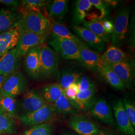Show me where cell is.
I'll return each instance as SVG.
<instances>
[{
	"mask_svg": "<svg viewBox=\"0 0 135 135\" xmlns=\"http://www.w3.org/2000/svg\"><path fill=\"white\" fill-rule=\"evenodd\" d=\"M28 83L24 75L19 71L7 76L0 90V95L16 98L24 93Z\"/></svg>",
	"mask_w": 135,
	"mask_h": 135,
	"instance_id": "4",
	"label": "cell"
},
{
	"mask_svg": "<svg viewBox=\"0 0 135 135\" xmlns=\"http://www.w3.org/2000/svg\"><path fill=\"white\" fill-rule=\"evenodd\" d=\"M129 32V47L132 50V51L134 50L135 49V14H133L132 15L131 20Z\"/></svg>",
	"mask_w": 135,
	"mask_h": 135,
	"instance_id": "36",
	"label": "cell"
},
{
	"mask_svg": "<svg viewBox=\"0 0 135 135\" xmlns=\"http://www.w3.org/2000/svg\"><path fill=\"white\" fill-rule=\"evenodd\" d=\"M40 93L46 103L53 104L63 93V89L58 83H53L44 85Z\"/></svg>",
	"mask_w": 135,
	"mask_h": 135,
	"instance_id": "24",
	"label": "cell"
},
{
	"mask_svg": "<svg viewBox=\"0 0 135 135\" xmlns=\"http://www.w3.org/2000/svg\"><path fill=\"white\" fill-rule=\"evenodd\" d=\"M53 104L46 103L37 111L20 114V121L23 125L32 127L49 123L56 114Z\"/></svg>",
	"mask_w": 135,
	"mask_h": 135,
	"instance_id": "5",
	"label": "cell"
},
{
	"mask_svg": "<svg viewBox=\"0 0 135 135\" xmlns=\"http://www.w3.org/2000/svg\"><path fill=\"white\" fill-rule=\"evenodd\" d=\"M19 34L15 49L21 57L25 56L31 49L42 45L47 38V35H41L22 30H19Z\"/></svg>",
	"mask_w": 135,
	"mask_h": 135,
	"instance_id": "7",
	"label": "cell"
},
{
	"mask_svg": "<svg viewBox=\"0 0 135 135\" xmlns=\"http://www.w3.org/2000/svg\"><path fill=\"white\" fill-rule=\"evenodd\" d=\"M97 88L79 91L73 103L77 110L88 111L95 100Z\"/></svg>",
	"mask_w": 135,
	"mask_h": 135,
	"instance_id": "20",
	"label": "cell"
},
{
	"mask_svg": "<svg viewBox=\"0 0 135 135\" xmlns=\"http://www.w3.org/2000/svg\"><path fill=\"white\" fill-rule=\"evenodd\" d=\"M53 126L51 123H45L30 127L24 132L23 135H52Z\"/></svg>",
	"mask_w": 135,
	"mask_h": 135,
	"instance_id": "32",
	"label": "cell"
},
{
	"mask_svg": "<svg viewBox=\"0 0 135 135\" xmlns=\"http://www.w3.org/2000/svg\"><path fill=\"white\" fill-rule=\"evenodd\" d=\"M83 75L82 73L71 70H64L60 80V86L63 90L67 89L71 84L75 83Z\"/></svg>",
	"mask_w": 135,
	"mask_h": 135,
	"instance_id": "30",
	"label": "cell"
},
{
	"mask_svg": "<svg viewBox=\"0 0 135 135\" xmlns=\"http://www.w3.org/2000/svg\"><path fill=\"white\" fill-rule=\"evenodd\" d=\"M107 66L115 73L125 88L130 90L133 89L135 79V62L134 60L129 58L123 62Z\"/></svg>",
	"mask_w": 135,
	"mask_h": 135,
	"instance_id": "8",
	"label": "cell"
},
{
	"mask_svg": "<svg viewBox=\"0 0 135 135\" xmlns=\"http://www.w3.org/2000/svg\"><path fill=\"white\" fill-rule=\"evenodd\" d=\"M50 31L51 37L68 39L76 42L78 45L82 42L78 37L69 31L65 25L57 22H55L51 26Z\"/></svg>",
	"mask_w": 135,
	"mask_h": 135,
	"instance_id": "26",
	"label": "cell"
},
{
	"mask_svg": "<svg viewBox=\"0 0 135 135\" xmlns=\"http://www.w3.org/2000/svg\"><path fill=\"white\" fill-rule=\"evenodd\" d=\"M97 135H117L114 133L110 131L100 130Z\"/></svg>",
	"mask_w": 135,
	"mask_h": 135,
	"instance_id": "40",
	"label": "cell"
},
{
	"mask_svg": "<svg viewBox=\"0 0 135 135\" xmlns=\"http://www.w3.org/2000/svg\"><path fill=\"white\" fill-rule=\"evenodd\" d=\"M19 34V30L17 26L0 35V58L16 47Z\"/></svg>",
	"mask_w": 135,
	"mask_h": 135,
	"instance_id": "18",
	"label": "cell"
},
{
	"mask_svg": "<svg viewBox=\"0 0 135 135\" xmlns=\"http://www.w3.org/2000/svg\"><path fill=\"white\" fill-rule=\"evenodd\" d=\"M129 58L128 54L120 48L112 45L109 46L104 53L101 55L102 61L107 65L121 63Z\"/></svg>",
	"mask_w": 135,
	"mask_h": 135,
	"instance_id": "19",
	"label": "cell"
},
{
	"mask_svg": "<svg viewBox=\"0 0 135 135\" xmlns=\"http://www.w3.org/2000/svg\"><path fill=\"white\" fill-rule=\"evenodd\" d=\"M73 30L89 48L98 53H102L105 51V42L90 30L80 25L73 26Z\"/></svg>",
	"mask_w": 135,
	"mask_h": 135,
	"instance_id": "12",
	"label": "cell"
},
{
	"mask_svg": "<svg viewBox=\"0 0 135 135\" xmlns=\"http://www.w3.org/2000/svg\"><path fill=\"white\" fill-rule=\"evenodd\" d=\"M48 44L53 48L54 51L62 58L79 61L80 49L76 42L57 37H51Z\"/></svg>",
	"mask_w": 135,
	"mask_h": 135,
	"instance_id": "6",
	"label": "cell"
},
{
	"mask_svg": "<svg viewBox=\"0 0 135 135\" xmlns=\"http://www.w3.org/2000/svg\"><path fill=\"white\" fill-rule=\"evenodd\" d=\"M39 61V79H49L58 75L59 64L58 54L44 44L40 46Z\"/></svg>",
	"mask_w": 135,
	"mask_h": 135,
	"instance_id": "3",
	"label": "cell"
},
{
	"mask_svg": "<svg viewBox=\"0 0 135 135\" xmlns=\"http://www.w3.org/2000/svg\"><path fill=\"white\" fill-rule=\"evenodd\" d=\"M46 103L40 92L32 89L26 91L19 101L20 109L22 114L31 113L37 111Z\"/></svg>",
	"mask_w": 135,
	"mask_h": 135,
	"instance_id": "11",
	"label": "cell"
},
{
	"mask_svg": "<svg viewBox=\"0 0 135 135\" xmlns=\"http://www.w3.org/2000/svg\"><path fill=\"white\" fill-rule=\"evenodd\" d=\"M67 0H53L49 1L47 6V11L49 16L56 19H63L68 9Z\"/></svg>",
	"mask_w": 135,
	"mask_h": 135,
	"instance_id": "22",
	"label": "cell"
},
{
	"mask_svg": "<svg viewBox=\"0 0 135 135\" xmlns=\"http://www.w3.org/2000/svg\"><path fill=\"white\" fill-rule=\"evenodd\" d=\"M114 113L117 125L125 135H135V129L127 116L122 99L117 100L114 105Z\"/></svg>",
	"mask_w": 135,
	"mask_h": 135,
	"instance_id": "14",
	"label": "cell"
},
{
	"mask_svg": "<svg viewBox=\"0 0 135 135\" xmlns=\"http://www.w3.org/2000/svg\"><path fill=\"white\" fill-rule=\"evenodd\" d=\"M122 101L126 113L131 124L135 128V101L133 98H131L129 96H124Z\"/></svg>",
	"mask_w": 135,
	"mask_h": 135,
	"instance_id": "33",
	"label": "cell"
},
{
	"mask_svg": "<svg viewBox=\"0 0 135 135\" xmlns=\"http://www.w3.org/2000/svg\"><path fill=\"white\" fill-rule=\"evenodd\" d=\"M0 109L12 118L19 116V101L15 98L0 95Z\"/></svg>",
	"mask_w": 135,
	"mask_h": 135,
	"instance_id": "25",
	"label": "cell"
},
{
	"mask_svg": "<svg viewBox=\"0 0 135 135\" xmlns=\"http://www.w3.org/2000/svg\"><path fill=\"white\" fill-rule=\"evenodd\" d=\"M88 112L91 116L105 124H114V119L112 108L103 98H96Z\"/></svg>",
	"mask_w": 135,
	"mask_h": 135,
	"instance_id": "10",
	"label": "cell"
},
{
	"mask_svg": "<svg viewBox=\"0 0 135 135\" xmlns=\"http://www.w3.org/2000/svg\"><path fill=\"white\" fill-rule=\"evenodd\" d=\"M21 58L15 48L5 54L0 58V75L7 77L19 71Z\"/></svg>",
	"mask_w": 135,
	"mask_h": 135,
	"instance_id": "15",
	"label": "cell"
},
{
	"mask_svg": "<svg viewBox=\"0 0 135 135\" xmlns=\"http://www.w3.org/2000/svg\"><path fill=\"white\" fill-rule=\"evenodd\" d=\"M6 78H7V76H5L2 75H0V90L4 84V83L5 82Z\"/></svg>",
	"mask_w": 135,
	"mask_h": 135,
	"instance_id": "41",
	"label": "cell"
},
{
	"mask_svg": "<svg viewBox=\"0 0 135 135\" xmlns=\"http://www.w3.org/2000/svg\"><path fill=\"white\" fill-rule=\"evenodd\" d=\"M79 87V91L97 88L96 84L90 77L82 75L76 82Z\"/></svg>",
	"mask_w": 135,
	"mask_h": 135,
	"instance_id": "34",
	"label": "cell"
},
{
	"mask_svg": "<svg viewBox=\"0 0 135 135\" xmlns=\"http://www.w3.org/2000/svg\"><path fill=\"white\" fill-rule=\"evenodd\" d=\"M82 26L90 30L94 34L96 35L105 43H109L111 40V34L107 33L104 29L100 21L92 20L85 21L82 23Z\"/></svg>",
	"mask_w": 135,
	"mask_h": 135,
	"instance_id": "28",
	"label": "cell"
},
{
	"mask_svg": "<svg viewBox=\"0 0 135 135\" xmlns=\"http://www.w3.org/2000/svg\"><path fill=\"white\" fill-rule=\"evenodd\" d=\"M78 46L80 49L79 62L92 73L99 74L103 64L100 54L89 48L82 41Z\"/></svg>",
	"mask_w": 135,
	"mask_h": 135,
	"instance_id": "9",
	"label": "cell"
},
{
	"mask_svg": "<svg viewBox=\"0 0 135 135\" xmlns=\"http://www.w3.org/2000/svg\"><path fill=\"white\" fill-rule=\"evenodd\" d=\"M99 74L113 88L120 91H123L125 89L123 84L117 76L115 73L105 64L103 63Z\"/></svg>",
	"mask_w": 135,
	"mask_h": 135,
	"instance_id": "27",
	"label": "cell"
},
{
	"mask_svg": "<svg viewBox=\"0 0 135 135\" xmlns=\"http://www.w3.org/2000/svg\"><path fill=\"white\" fill-rule=\"evenodd\" d=\"M66 96L71 101L74 103L76 100L78 94L79 92V87L77 84L75 82L71 84L67 89L63 90Z\"/></svg>",
	"mask_w": 135,
	"mask_h": 135,
	"instance_id": "35",
	"label": "cell"
},
{
	"mask_svg": "<svg viewBox=\"0 0 135 135\" xmlns=\"http://www.w3.org/2000/svg\"><path fill=\"white\" fill-rule=\"evenodd\" d=\"M17 25L19 30L26 31L41 35H47L50 29V23L42 13L24 11Z\"/></svg>",
	"mask_w": 135,
	"mask_h": 135,
	"instance_id": "1",
	"label": "cell"
},
{
	"mask_svg": "<svg viewBox=\"0 0 135 135\" xmlns=\"http://www.w3.org/2000/svg\"><path fill=\"white\" fill-rule=\"evenodd\" d=\"M40 46L31 49L25 55V71L31 79L33 80L39 79Z\"/></svg>",
	"mask_w": 135,
	"mask_h": 135,
	"instance_id": "16",
	"label": "cell"
},
{
	"mask_svg": "<svg viewBox=\"0 0 135 135\" xmlns=\"http://www.w3.org/2000/svg\"><path fill=\"white\" fill-rule=\"evenodd\" d=\"M21 1L17 0H0V4L10 7L12 8L17 9L21 5Z\"/></svg>",
	"mask_w": 135,
	"mask_h": 135,
	"instance_id": "39",
	"label": "cell"
},
{
	"mask_svg": "<svg viewBox=\"0 0 135 135\" xmlns=\"http://www.w3.org/2000/svg\"><path fill=\"white\" fill-rule=\"evenodd\" d=\"M93 6L89 0H78L75 3L73 23L74 26L79 25L85 21L89 11Z\"/></svg>",
	"mask_w": 135,
	"mask_h": 135,
	"instance_id": "21",
	"label": "cell"
},
{
	"mask_svg": "<svg viewBox=\"0 0 135 135\" xmlns=\"http://www.w3.org/2000/svg\"><path fill=\"white\" fill-rule=\"evenodd\" d=\"M16 131V122L0 109V135L13 134Z\"/></svg>",
	"mask_w": 135,
	"mask_h": 135,
	"instance_id": "29",
	"label": "cell"
},
{
	"mask_svg": "<svg viewBox=\"0 0 135 135\" xmlns=\"http://www.w3.org/2000/svg\"><path fill=\"white\" fill-rule=\"evenodd\" d=\"M69 125L80 135H97L100 131L98 126L86 116L76 115L70 119Z\"/></svg>",
	"mask_w": 135,
	"mask_h": 135,
	"instance_id": "13",
	"label": "cell"
},
{
	"mask_svg": "<svg viewBox=\"0 0 135 135\" xmlns=\"http://www.w3.org/2000/svg\"><path fill=\"white\" fill-rule=\"evenodd\" d=\"M62 135H74V134H72V133H64V134H63Z\"/></svg>",
	"mask_w": 135,
	"mask_h": 135,
	"instance_id": "42",
	"label": "cell"
},
{
	"mask_svg": "<svg viewBox=\"0 0 135 135\" xmlns=\"http://www.w3.org/2000/svg\"><path fill=\"white\" fill-rule=\"evenodd\" d=\"M56 113L64 115L72 114L74 116L78 115L77 108L74 103L71 101L65 95L63 90V93L58 100L53 104Z\"/></svg>",
	"mask_w": 135,
	"mask_h": 135,
	"instance_id": "23",
	"label": "cell"
},
{
	"mask_svg": "<svg viewBox=\"0 0 135 135\" xmlns=\"http://www.w3.org/2000/svg\"><path fill=\"white\" fill-rule=\"evenodd\" d=\"M22 14L19 10L12 8L0 11V35L17 26Z\"/></svg>",
	"mask_w": 135,
	"mask_h": 135,
	"instance_id": "17",
	"label": "cell"
},
{
	"mask_svg": "<svg viewBox=\"0 0 135 135\" xmlns=\"http://www.w3.org/2000/svg\"><path fill=\"white\" fill-rule=\"evenodd\" d=\"M100 21L104 29L105 30L107 33L112 35L113 31V28H114L113 22L111 20H100Z\"/></svg>",
	"mask_w": 135,
	"mask_h": 135,
	"instance_id": "38",
	"label": "cell"
},
{
	"mask_svg": "<svg viewBox=\"0 0 135 135\" xmlns=\"http://www.w3.org/2000/svg\"><path fill=\"white\" fill-rule=\"evenodd\" d=\"M113 25L111 45L120 48L126 43L129 32V12L125 6H122L116 12Z\"/></svg>",
	"mask_w": 135,
	"mask_h": 135,
	"instance_id": "2",
	"label": "cell"
},
{
	"mask_svg": "<svg viewBox=\"0 0 135 135\" xmlns=\"http://www.w3.org/2000/svg\"><path fill=\"white\" fill-rule=\"evenodd\" d=\"M49 2L45 0H24L20 5V12L24 11H32L41 13V10Z\"/></svg>",
	"mask_w": 135,
	"mask_h": 135,
	"instance_id": "31",
	"label": "cell"
},
{
	"mask_svg": "<svg viewBox=\"0 0 135 135\" xmlns=\"http://www.w3.org/2000/svg\"><path fill=\"white\" fill-rule=\"evenodd\" d=\"M93 6L100 10L101 12L102 17L105 16L108 13V8L106 3L100 0H89Z\"/></svg>",
	"mask_w": 135,
	"mask_h": 135,
	"instance_id": "37",
	"label": "cell"
}]
</instances>
